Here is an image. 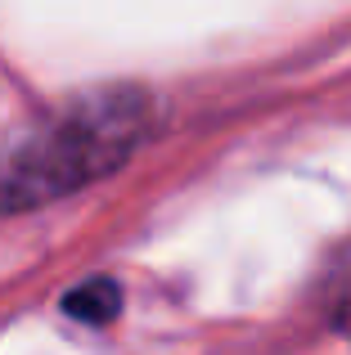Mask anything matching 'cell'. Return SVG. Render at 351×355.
<instances>
[{
    "label": "cell",
    "mask_w": 351,
    "mask_h": 355,
    "mask_svg": "<svg viewBox=\"0 0 351 355\" xmlns=\"http://www.w3.org/2000/svg\"><path fill=\"white\" fill-rule=\"evenodd\" d=\"M153 130V95L95 86L0 135V216L50 207L113 175Z\"/></svg>",
    "instance_id": "cell-1"
},
{
    "label": "cell",
    "mask_w": 351,
    "mask_h": 355,
    "mask_svg": "<svg viewBox=\"0 0 351 355\" xmlns=\"http://www.w3.org/2000/svg\"><path fill=\"white\" fill-rule=\"evenodd\" d=\"M117 311H122V288L113 284L108 275H95L86 284H77L68 297H63V315L77 324H113Z\"/></svg>",
    "instance_id": "cell-2"
},
{
    "label": "cell",
    "mask_w": 351,
    "mask_h": 355,
    "mask_svg": "<svg viewBox=\"0 0 351 355\" xmlns=\"http://www.w3.org/2000/svg\"><path fill=\"white\" fill-rule=\"evenodd\" d=\"M334 293H338V302H334V315H338V324L351 333V261L343 266V275L334 279Z\"/></svg>",
    "instance_id": "cell-3"
}]
</instances>
